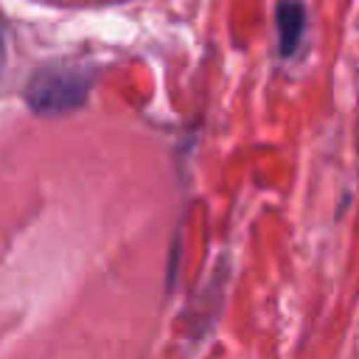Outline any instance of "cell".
Segmentation results:
<instances>
[{
  "mask_svg": "<svg viewBox=\"0 0 359 359\" xmlns=\"http://www.w3.org/2000/svg\"><path fill=\"white\" fill-rule=\"evenodd\" d=\"M93 70L79 65H48L28 81V104L39 112H65L87 101Z\"/></svg>",
  "mask_w": 359,
  "mask_h": 359,
  "instance_id": "1",
  "label": "cell"
},
{
  "mask_svg": "<svg viewBox=\"0 0 359 359\" xmlns=\"http://www.w3.org/2000/svg\"><path fill=\"white\" fill-rule=\"evenodd\" d=\"M0 62H3V34H0Z\"/></svg>",
  "mask_w": 359,
  "mask_h": 359,
  "instance_id": "3",
  "label": "cell"
},
{
  "mask_svg": "<svg viewBox=\"0 0 359 359\" xmlns=\"http://www.w3.org/2000/svg\"><path fill=\"white\" fill-rule=\"evenodd\" d=\"M275 22H278L280 56H292L300 48V39L306 34V6H300V3H278L275 6Z\"/></svg>",
  "mask_w": 359,
  "mask_h": 359,
  "instance_id": "2",
  "label": "cell"
}]
</instances>
